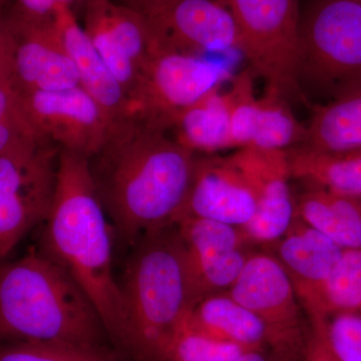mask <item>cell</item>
Segmentation results:
<instances>
[{
  "label": "cell",
  "mask_w": 361,
  "mask_h": 361,
  "mask_svg": "<svg viewBox=\"0 0 361 361\" xmlns=\"http://www.w3.org/2000/svg\"><path fill=\"white\" fill-rule=\"evenodd\" d=\"M197 155L167 130L130 115L113 123L89 158L99 201L114 229L133 244L175 225L193 182Z\"/></svg>",
  "instance_id": "1"
},
{
  "label": "cell",
  "mask_w": 361,
  "mask_h": 361,
  "mask_svg": "<svg viewBox=\"0 0 361 361\" xmlns=\"http://www.w3.org/2000/svg\"><path fill=\"white\" fill-rule=\"evenodd\" d=\"M39 249L85 291L106 334L123 348L125 317L114 272L113 225L97 196L89 158L59 149L58 182Z\"/></svg>",
  "instance_id": "2"
},
{
  "label": "cell",
  "mask_w": 361,
  "mask_h": 361,
  "mask_svg": "<svg viewBox=\"0 0 361 361\" xmlns=\"http://www.w3.org/2000/svg\"><path fill=\"white\" fill-rule=\"evenodd\" d=\"M101 316L80 285L39 249L0 264V343L99 348Z\"/></svg>",
  "instance_id": "3"
},
{
  "label": "cell",
  "mask_w": 361,
  "mask_h": 361,
  "mask_svg": "<svg viewBox=\"0 0 361 361\" xmlns=\"http://www.w3.org/2000/svg\"><path fill=\"white\" fill-rule=\"evenodd\" d=\"M120 284L125 317L123 348L135 361H164L196 305L175 225L135 241Z\"/></svg>",
  "instance_id": "4"
},
{
  "label": "cell",
  "mask_w": 361,
  "mask_h": 361,
  "mask_svg": "<svg viewBox=\"0 0 361 361\" xmlns=\"http://www.w3.org/2000/svg\"><path fill=\"white\" fill-rule=\"evenodd\" d=\"M294 77L305 104L361 87L360 1L311 2L300 16Z\"/></svg>",
  "instance_id": "5"
},
{
  "label": "cell",
  "mask_w": 361,
  "mask_h": 361,
  "mask_svg": "<svg viewBox=\"0 0 361 361\" xmlns=\"http://www.w3.org/2000/svg\"><path fill=\"white\" fill-rule=\"evenodd\" d=\"M231 13L240 39V54L266 89L301 99L294 68L298 45L299 0H219ZM302 101V99H301Z\"/></svg>",
  "instance_id": "6"
},
{
  "label": "cell",
  "mask_w": 361,
  "mask_h": 361,
  "mask_svg": "<svg viewBox=\"0 0 361 361\" xmlns=\"http://www.w3.org/2000/svg\"><path fill=\"white\" fill-rule=\"evenodd\" d=\"M59 155L51 142L0 155V264L51 212Z\"/></svg>",
  "instance_id": "7"
},
{
  "label": "cell",
  "mask_w": 361,
  "mask_h": 361,
  "mask_svg": "<svg viewBox=\"0 0 361 361\" xmlns=\"http://www.w3.org/2000/svg\"><path fill=\"white\" fill-rule=\"evenodd\" d=\"M233 75L224 61L155 49L130 97V115L169 132L176 114Z\"/></svg>",
  "instance_id": "8"
},
{
  "label": "cell",
  "mask_w": 361,
  "mask_h": 361,
  "mask_svg": "<svg viewBox=\"0 0 361 361\" xmlns=\"http://www.w3.org/2000/svg\"><path fill=\"white\" fill-rule=\"evenodd\" d=\"M227 293L264 323L271 353L278 360L300 361L306 334L299 300L288 275L274 255H249Z\"/></svg>",
  "instance_id": "9"
},
{
  "label": "cell",
  "mask_w": 361,
  "mask_h": 361,
  "mask_svg": "<svg viewBox=\"0 0 361 361\" xmlns=\"http://www.w3.org/2000/svg\"><path fill=\"white\" fill-rule=\"evenodd\" d=\"M18 92L35 129L59 149L90 158L104 144L110 123L99 104L80 85L54 92Z\"/></svg>",
  "instance_id": "10"
},
{
  "label": "cell",
  "mask_w": 361,
  "mask_h": 361,
  "mask_svg": "<svg viewBox=\"0 0 361 361\" xmlns=\"http://www.w3.org/2000/svg\"><path fill=\"white\" fill-rule=\"evenodd\" d=\"M84 30L128 99L155 51L146 16L113 0L85 1Z\"/></svg>",
  "instance_id": "11"
},
{
  "label": "cell",
  "mask_w": 361,
  "mask_h": 361,
  "mask_svg": "<svg viewBox=\"0 0 361 361\" xmlns=\"http://www.w3.org/2000/svg\"><path fill=\"white\" fill-rule=\"evenodd\" d=\"M147 20L155 49L197 56L240 51L238 28L219 0H175Z\"/></svg>",
  "instance_id": "12"
},
{
  "label": "cell",
  "mask_w": 361,
  "mask_h": 361,
  "mask_svg": "<svg viewBox=\"0 0 361 361\" xmlns=\"http://www.w3.org/2000/svg\"><path fill=\"white\" fill-rule=\"evenodd\" d=\"M251 183L257 197L253 219L241 228L246 242L274 243L288 231L295 219V199L289 180L286 149L245 147L230 156Z\"/></svg>",
  "instance_id": "13"
},
{
  "label": "cell",
  "mask_w": 361,
  "mask_h": 361,
  "mask_svg": "<svg viewBox=\"0 0 361 361\" xmlns=\"http://www.w3.org/2000/svg\"><path fill=\"white\" fill-rule=\"evenodd\" d=\"M16 39L14 89L54 92L80 85L77 68L66 51L54 18L35 20L7 14Z\"/></svg>",
  "instance_id": "14"
},
{
  "label": "cell",
  "mask_w": 361,
  "mask_h": 361,
  "mask_svg": "<svg viewBox=\"0 0 361 361\" xmlns=\"http://www.w3.org/2000/svg\"><path fill=\"white\" fill-rule=\"evenodd\" d=\"M275 243L274 257L288 275L310 320H326L327 283L344 249L296 216Z\"/></svg>",
  "instance_id": "15"
},
{
  "label": "cell",
  "mask_w": 361,
  "mask_h": 361,
  "mask_svg": "<svg viewBox=\"0 0 361 361\" xmlns=\"http://www.w3.org/2000/svg\"><path fill=\"white\" fill-rule=\"evenodd\" d=\"M257 206L251 183L230 156H197L182 217L219 221L241 229L253 219Z\"/></svg>",
  "instance_id": "16"
},
{
  "label": "cell",
  "mask_w": 361,
  "mask_h": 361,
  "mask_svg": "<svg viewBox=\"0 0 361 361\" xmlns=\"http://www.w3.org/2000/svg\"><path fill=\"white\" fill-rule=\"evenodd\" d=\"M54 23L80 77V85L99 104L110 127L130 116V101L115 75L99 56L71 7L59 6Z\"/></svg>",
  "instance_id": "17"
},
{
  "label": "cell",
  "mask_w": 361,
  "mask_h": 361,
  "mask_svg": "<svg viewBox=\"0 0 361 361\" xmlns=\"http://www.w3.org/2000/svg\"><path fill=\"white\" fill-rule=\"evenodd\" d=\"M187 322L206 336L247 350L270 349L264 323L227 292L201 299L192 308Z\"/></svg>",
  "instance_id": "18"
},
{
  "label": "cell",
  "mask_w": 361,
  "mask_h": 361,
  "mask_svg": "<svg viewBox=\"0 0 361 361\" xmlns=\"http://www.w3.org/2000/svg\"><path fill=\"white\" fill-rule=\"evenodd\" d=\"M295 216L344 250L361 249V198L307 185L295 200Z\"/></svg>",
  "instance_id": "19"
},
{
  "label": "cell",
  "mask_w": 361,
  "mask_h": 361,
  "mask_svg": "<svg viewBox=\"0 0 361 361\" xmlns=\"http://www.w3.org/2000/svg\"><path fill=\"white\" fill-rule=\"evenodd\" d=\"M174 139L194 154L213 155L233 149L230 135L229 108L220 87L176 114L169 130Z\"/></svg>",
  "instance_id": "20"
},
{
  "label": "cell",
  "mask_w": 361,
  "mask_h": 361,
  "mask_svg": "<svg viewBox=\"0 0 361 361\" xmlns=\"http://www.w3.org/2000/svg\"><path fill=\"white\" fill-rule=\"evenodd\" d=\"M286 151L291 177L310 186L361 198V149L324 152L299 145Z\"/></svg>",
  "instance_id": "21"
},
{
  "label": "cell",
  "mask_w": 361,
  "mask_h": 361,
  "mask_svg": "<svg viewBox=\"0 0 361 361\" xmlns=\"http://www.w3.org/2000/svg\"><path fill=\"white\" fill-rule=\"evenodd\" d=\"M302 146L324 152L361 149V87L312 106Z\"/></svg>",
  "instance_id": "22"
},
{
  "label": "cell",
  "mask_w": 361,
  "mask_h": 361,
  "mask_svg": "<svg viewBox=\"0 0 361 361\" xmlns=\"http://www.w3.org/2000/svg\"><path fill=\"white\" fill-rule=\"evenodd\" d=\"M305 137L306 127L297 121L287 97L277 90L265 89L259 99L257 123L250 146L287 149L302 145Z\"/></svg>",
  "instance_id": "23"
},
{
  "label": "cell",
  "mask_w": 361,
  "mask_h": 361,
  "mask_svg": "<svg viewBox=\"0 0 361 361\" xmlns=\"http://www.w3.org/2000/svg\"><path fill=\"white\" fill-rule=\"evenodd\" d=\"M254 78L249 68L233 75L230 89L225 92L229 108L233 149L250 146L255 134L259 99L254 92Z\"/></svg>",
  "instance_id": "24"
},
{
  "label": "cell",
  "mask_w": 361,
  "mask_h": 361,
  "mask_svg": "<svg viewBox=\"0 0 361 361\" xmlns=\"http://www.w3.org/2000/svg\"><path fill=\"white\" fill-rule=\"evenodd\" d=\"M326 298L329 316L336 312L361 315V249L342 252L330 275Z\"/></svg>",
  "instance_id": "25"
},
{
  "label": "cell",
  "mask_w": 361,
  "mask_h": 361,
  "mask_svg": "<svg viewBox=\"0 0 361 361\" xmlns=\"http://www.w3.org/2000/svg\"><path fill=\"white\" fill-rule=\"evenodd\" d=\"M44 142H51L30 123L18 90L0 85V155Z\"/></svg>",
  "instance_id": "26"
},
{
  "label": "cell",
  "mask_w": 361,
  "mask_h": 361,
  "mask_svg": "<svg viewBox=\"0 0 361 361\" xmlns=\"http://www.w3.org/2000/svg\"><path fill=\"white\" fill-rule=\"evenodd\" d=\"M246 350L206 336L186 319L173 337L164 361H231Z\"/></svg>",
  "instance_id": "27"
},
{
  "label": "cell",
  "mask_w": 361,
  "mask_h": 361,
  "mask_svg": "<svg viewBox=\"0 0 361 361\" xmlns=\"http://www.w3.org/2000/svg\"><path fill=\"white\" fill-rule=\"evenodd\" d=\"M0 361H114L101 348L65 342L0 343Z\"/></svg>",
  "instance_id": "28"
},
{
  "label": "cell",
  "mask_w": 361,
  "mask_h": 361,
  "mask_svg": "<svg viewBox=\"0 0 361 361\" xmlns=\"http://www.w3.org/2000/svg\"><path fill=\"white\" fill-rule=\"evenodd\" d=\"M325 339L341 361H361V315L334 313L323 322Z\"/></svg>",
  "instance_id": "29"
},
{
  "label": "cell",
  "mask_w": 361,
  "mask_h": 361,
  "mask_svg": "<svg viewBox=\"0 0 361 361\" xmlns=\"http://www.w3.org/2000/svg\"><path fill=\"white\" fill-rule=\"evenodd\" d=\"M16 39L8 18L0 11V85L14 89Z\"/></svg>",
  "instance_id": "30"
},
{
  "label": "cell",
  "mask_w": 361,
  "mask_h": 361,
  "mask_svg": "<svg viewBox=\"0 0 361 361\" xmlns=\"http://www.w3.org/2000/svg\"><path fill=\"white\" fill-rule=\"evenodd\" d=\"M324 320H310L300 361H341L330 349L324 331Z\"/></svg>",
  "instance_id": "31"
},
{
  "label": "cell",
  "mask_w": 361,
  "mask_h": 361,
  "mask_svg": "<svg viewBox=\"0 0 361 361\" xmlns=\"http://www.w3.org/2000/svg\"><path fill=\"white\" fill-rule=\"evenodd\" d=\"M56 0H16L14 11L35 20H49L58 8Z\"/></svg>",
  "instance_id": "32"
},
{
  "label": "cell",
  "mask_w": 361,
  "mask_h": 361,
  "mask_svg": "<svg viewBox=\"0 0 361 361\" xmlns=\"http://www.w3.org/2000/svg\"><path fill=\"white\" fill-rule=\"evenodd\" d=\"M127 6L144 14L147 18L159 13L164 7L169 6L175 0H123Z\"/></svg>",
  "instance_id": "33"
},
{
  "label": "cell",
  "mask_w": 361,
  "mask_h": 361,
  "mask_svg": "<svg viewBox=\"0 0 361 361\" xmlns=\"http://www.w3.org/2000/svg\"><path fill=\"white\" fill-rule=\"evenodd\" d=\"M231 361H280L277 356L272 353L268 355L267 349H251L242 353L241 355L233 358Z\"/></svg>",
  "instance_id": "34"
},
{
  "label": "cell",
  "mask_w": 361,
  "mask_h": 361,
  "mask_svg": "<svg viewBox=\"0 0 361 361\" xmlns=\"http://www.w3.org/2000/svg\"><path fill=\"white\" fill-rule=\"evenodd\" d=\"M58 1L59 6H66L71 7L73 6V4H78V2H85L87 0H56Z\"/></svg>",
  "instance_id": "35"
},
{
  "label": "cell",
  "mask_w": 361,
  "mask_h": 361,
  "mask_svg": "<svg viewBox=\"0 0 361 361\" xmlns=\"http://www.w3.org/2000/svg\"><path fill=\"white\" fill-rule=\"evenodd\" d=\"M6 0H0V11H1L2 7L6 4Z\"/></svg>",
  "instance_id": "36"
},
{
  "label": "cell",
  "mask_w": 361,
  "mask_h": 361,
  "mask_svg": "<svg viewBox=\"0 0 361 361\" xmlns=\"http://www.w3.org/2000/svg\"><path fill=\"white\" fill-rule=\"evenodd\" d=\"M358 1H360V2H361V0H358Z\"/></svg>",
  "instance_id": "37"
}]
</instances>
